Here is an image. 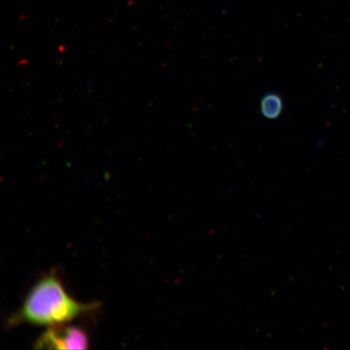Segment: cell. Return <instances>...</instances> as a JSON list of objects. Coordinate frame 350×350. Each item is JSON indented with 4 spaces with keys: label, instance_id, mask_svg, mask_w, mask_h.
Returning <instances> with one entry per match:
<instances>
[{
    "label": "cell",
    "instance_id": "obj_3",
    "mask_svg": "<svg viewBox=\"0 0 350 350\" xmlns=\"http://www.w3.org/2000/svg\"><path fill=\"white\" fill-rule=\"evenodd\" d=\"M260 111L267 119H278L283 111V100L281 96L275 93L267 94L261 100Z\"/></svg>",
    "mask_w": 350,
    "mask_h": 350
},
{
    "label": "cell",
    "instance_id": "obj_1",
    "mask_svg": "<svg viewBox=\"0 0 350 350\" xmlns=\"http://www.w3.org/2000/svg\"><path fill=\"white\" fill-rule=\"evenodd\" d=\"M99 306L98 303L84 304L73 299L66 291L59 275L51 272L34 284L21 308L8 319L7 326L64 325L97 312Z\"/></svg>",
    "mask_w": 350,
    "mask_h": 350
},
{
    "label": "cell",
    "instance_id": "obj_2",
    "mask_svg": "<svg viewBox=\"0 0 350 350\" xmlns=\"http://www.w3.org/2000/svg\"><path fill=\"white\" fill-rule=\"evenodd\" d=\"M89 336L82 328L60 325L48 327L34 343L39 349H85L89 348Z\"/></svg>",
    "mask_w": 350,
    "mask_h": 350
}]
</instances>
